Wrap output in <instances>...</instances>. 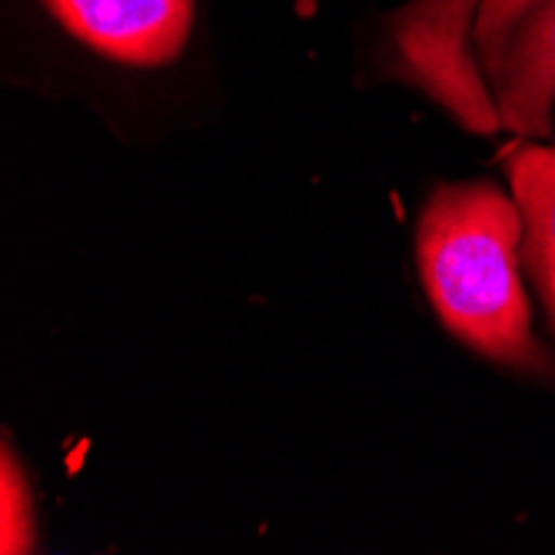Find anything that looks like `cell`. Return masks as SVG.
Here are the masks:
<instances>
[{
  "label": "cell",
  "mask_w": 555,
  "mask_h": 555,
  "mask_svg": "<svg viewBox=\"0 0 555 555\" xmlns=\"http://www.w3.org/2000/svg\"><path fill=\"white\" fill-rule=\"evenodd\" d=\"M499 120L522 140L552 130L555 104V0H542L513 30L489 74Z\"/></svg>",
  "instance_id": "3957f363"
},
{
  "label": "cell",
  "mask_w": 555,
  "mask_h": 555,
  "mask_svg": "<svg viewBox=\"0 0 555 555\" xmlns=\"http://www.w3.org/2000/svg\"><path fill=\"white\" fill-rule=\"evenodd\" d=\"M67 37L120 67L173 64L193 34L196 0H40Z\"/></svg>",
  "instance_id": "7a4b0ae2"
},
{
  "label": "cell",
  "mask_w": 555,
  "mask_h": 555,
  "mask_svg": "<svg viewBox=\"0 0 555 555\" xmlns=\"http://www.w3.org/2000/svg\"><path fill=\"white\" fill-rule=\"evenodd\" d=\"M526 233L516 196L492 183H446L416 223V263L442 326L492 363L535 366L529 299L519 276Z\"/></svg>",
  "instance_id": "6da1fadb"
},
{
  "label": "cell",
  "mask_w": 555,
  "mask_h": 555,
  "mask_svg": "<svg viewBox=\"0 0 555 555\" xmlns=\"http://www.w3.org/2000/svg\"><path fill=\"white\" fill-rule=\"evenodd\" d=\"M506 173L526 220V254L532 267H555V146L519 137L509 146Z\"/></svg>",
  "instance_id": "277c9868"
},
{
  "label": "cell",
  "mask_w": 555,
  "mask_h": 555,
  "mask_svg": "<svg viewBox=\"0 0 555 555\" xmlns=\"http://www.w3.org/2000/svg\"><path fill=\"white\" fill-rule=\"evenodd\" d=\"M539 4H542V0H482L479 14H476L473 40H476V50H479V61H482L486 74L495 70L502 50H506V43L513 37V30Z\"/></svg>",
  "instance_id": "8992f818"
},
{
  "label": "cell",
  "mask_w": 555,
  "mask_h": 555,
  "mask_svg": "<svg viewBox=\"0 0 555 555\" xmlns=\"http://www.w3.org/2000/svg\"><path fill=\"white\" fill-rule=\"evenodd\" d=\"M539 273V283H542V289H545V296H548V307H552V313H555V267H542V270H535Z\"/></svg>",
  "instance_id": "52a82bcc"
},
{
  "label": "cell",
  "mask_w": 555,
  "mask_h": 555,
  "mask_svg": "<svg viewBox=\"0 0 555 555\" xmlns=\"http://www.w3.org/2000/svg\"><path fill=\"white\" fill-rule=\"evenodd\" d=\"M0 552L17 555L37 548V529H34V506L27 479L14 460V449L4 446V469H0Z\"/></svg>",
  "instance_id": "5b68a950"
}]
</instances>
